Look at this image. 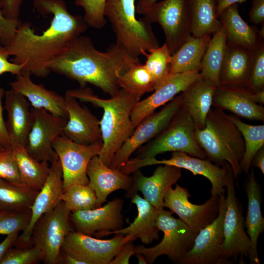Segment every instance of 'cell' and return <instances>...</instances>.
I'll list each match as a JSON object with an SVG mask.
<instances>
[{
    "label": "cell",
    "instance_id": "cell-15",
    "mask_svg": "<svg viewBox=\"0 0 264 264\" xmlns=\"http://www.w3.org/2000/svg\"><path fill=\"white\" fill-rule=\"evenodd\" d=\"M134 240L130 235L119 234L101 240L74 230L65 238L61 250L83 264H109L126 242Z\"/></svg>",
    "mask_w": 264,
    "mask_h": 264
},
{
    "label": "cell",
    "instance_id": "cell-42",
    "mask_svg": "<svg viewBox=\"0 0 264 264\" xmlns=\"http://www.w3.org/2000/svg\"><path fill=\"white\" fill-rule=\"evenodd\" d=\"M31 210L14 211L0 209V235L23 231L29 225Z\"/></svg>",
    "mask_w": 264,
    "mask_h": 264
},
{
    "label": "cell",
    "instance_id": "cell-46",
    "mask_svg": "<svg viewBox=\"0 0 264 264\" xmlns=\"http://www.w3.org/2000/svg\"><path fill=\"white\" fill-rule=\"evenodd\" d=\"M21 22L20 20L7 19L0 9V43L1 44L7 46L11 43Z\"/></svg>",
    "mask_w": 264,
    "mask_h": 264
},
{
    "label": "cell",
    "instance_id": "cell-28",
    "mask_svg": "<svg viewBox=\"0 0 264 264\" xmlns=\"http://www.w3.org/2000/svg\"><path fill=\"white\" fill-rule=\"evenodd\" d=\"M218 17L225 31L227 44L254 50L264 42V27L259 30L255 26L249 25L240 15L238 4L227 7Z\"/></svg>",
    "mask_w": 264,
    "mask_h": 264
},
{
    "label": "cell",
    "instance_id": "cell-51",
    "mask_svg": "<svg viewBox=\"0 0 264 264\" xmlns=\"http://www.w3.org/2000/svg\"><path fill=\"white\" fill-rule=\"evenodd\" d=\"M5 91L0 87V141L5 146H11L5 122L3 117V107L2 100Z\"/></svg>",
    "mask_w": 264,
    "mask_h": 264
},
{
    "label": "cell",
    "instance_id": "cell-12",
    "mask_svg": "<svg viewBox=\"0 0 264 264\" xmlns=\"http://www.w3.org/2000/svg\"><path fill=\"white\" fill-rule=\"evenodd\" d=\"M226 209L225 193L220 195L217 217L197 234L193 245L179 264H231L223 244V220Z\"/></svg>",
    "mask_w": 264,
    "mask_h": 264
},
{
    "label": "cell",
    "instance_id": "cell-52",
    "mask_svg": "<svg viewBox=\"0 0 264 264\" xmlns=\"http://www.w3.org/2000/svg\"><path fill=\"white\" fill-rule=\"evenodd\" d=\"M19 232H15L6 236L0 243V263L8 250L14 245Z\"/></svg>",
    "mask_w": 264,
    "mask_h": 264
},
{
    "label": "cell",
    "instance_id": "cell-50",
    "mask_svg": "<svg viewBox=\"0 0 264 264\" xmlns=\"http://www.w3.org/2000/svg\"><path fill=\"white\" fill-rule=\"evenodd\" d=\"M249 20L254 24L264 22V0H253L249 14Z\"/></svg>",
    "mask_w": 264,
    "mask_h": 264
},
{
    "label": "cell",
    "instance_id": "cell-5",
    "mask_svg": "<svg viewBox=\"0 0 264 264\" xmlns=\"http://www.w3.org/2000/svg\"><path fill=\"white\" fill-rule=\"evenodd\" d=\"M135 0H106L104 15L111 24L117 45L131 57L138 59L159 46L152 23L137 19Z\"/></svg>",
    "mask_w": 264,
    "mask_h": 264
},
{
    "label": "cell",
    "instance_id": "cell-26",
    "mask_svg": "<svg viewBox=\"0 0 264 264\" xmlns=\"http://www.w3.org/2000/svg\"><path fill=\"white\" fill-rule=\"evenodd\" d=\"M254 50L227 44L219 86L249 89Z\"/></svg>",
    "mask_w": 264,
    "mask_h": 264
},
{
    "label": "cell",
    "instance_id": "cell-31",
    "mask_svg": "<svg viewBox=\"0 0 264 264\" xmlns=\"http://www.w3.org/2000/svg\"><path fill=\"white\" fill-rule=\"evenodd\" d=\"M216 88L200 77L181 92L182 106L193 120L196 129H202L205 126Z\"/></svg>",
    "mask_w": 264,
    "mask_h": 264
},
{
    "label": "cell",
    "instance_id": "cell-9",
    "mask_svg": "<svg viewBox=\"0 0 264 264\" xmlns=\"http://www.w3.org/2000/svg\"><path fill=\"white\" fill-rule=\"evenodd\" d=\"M70 213L61 200L54 209L43 215L33 227L31 242L42 251L46 264H59L65 239L74 230Z\"/></svg>",
    "mask_w": 264,
    "mask_h": 264
},
{
    "label": "cell",
    "instance_id": "cell-13",
    "mask_svg": "<svg viewBox=\"0 0 264 264\" xmlns=\"http://www.w3.org/2000/svg\"><path fill=\"white\" fill-rule=\"evenodd\" d=\"M181 92L165 105L159 111L143 120L131 136L114 155L110 167L120 169L140 147L159 134L169 124L182 106Z\"/></svg>",
    "mask_w": 264,
    "mask_h": 264
},
{
    "label": "cell",
    "instance_id": "cell-39",
    "mask_svg": "<svg viewBox=\"0 0 264 264\" xmlns=\"http://www.w3.org/2000/svg\"><path fill=\"white\" fill-rule=\"evenodd\" d=\"M61 200L71 212L96 208V196L88 184L70 186L64 191Z\"/></svg>",
    "mask_w": 264,
    "mask_h": 264
},
{
    "label": "cell",
    "instance_id": "cell-47",
    "mask_svg": "<svg viewBox=\"0 0 264 264\" xmlns=\"http://www.w3.org/2000/svg\"><path fill=\"white\" fill-rule=\"evenodd\" d=\"M24 0H0V9L7 19L19 20L21 8Z\"/></svg>",
    "mask_w": 264,
    "mask_h": 264
},
{
    "label": "cell",
    "instance_id": "cell-21",
    "mask_svg": "<svg viewBox=\"0 0 264 264\" xmlns=\"http://www.w3.org/2000/svg\"><path fill=\"white\" fill-rule=\"evenodd\" d=\"M87 174L88 184L93 189L96 196V207L101 206L108 196L115 191H126L128 198H132L134 195L133 176L124 174L119 169L106 165L98 155L90 160Z\"/></svg>",
    "mask_w": 264,
    "mask_h": 264
},
{
    "label": "cell",
    "instance_id": "cell-8",
    "mask_svg": "<svg viewBox=\"0 0 264 264\" xmlns=\"http://www.w3.org/2000/svg\"><path fill=\"white\" fill-rule=\"evenodd\" d=\"M168 165L184 169L190 171L194 176L201 175L207 178L211 183V196H220L225 193V186L229 170L231 169L227 163L219 166L208 159H202L190 155L185 153L173 152L169 159L158 160L150 158H130L120 168L125 174L130 175L140 168L154 165Z\"/></svg>",
    "mask_w": 264,
    "mask_h": 264
},
{
    "label": "cell",
    "instance_id": "cell-53",
    "mask_svg": "<svg viewBox=\"0 0 264 264\" xmlns=\"http://www.w3.org/2000/svg\"><path fill=\"white\" fill-rule=\"evenodd\" d=\"M251 165L259 169L264 174V146L255 154L252 158Z\"/></svg>",
    "mask_w": 264,
    "mask_h": 264
},
{
    "label": "cell",
    "instance_id": "cell-58",
    "mask_svg": "<svg viewBox=\"0 0 264 264\" xmlns=\"http://www.w3.org/2000/svg\"><path fill=\"white\" fill-rule=\"evenodd\" d=\"M7 146H4L3 143L0 141V150Z\"/></svg>",
    "mask_w": 264,
    "mask_h": 264
},
{
    "label": "cell",
    "instance_id": "cell-56",
    "mask_svg": "<svg viewBox=\"0 0 264 264\" xmlns=\"http://www.w3.org/2000/svg\"><path fill=\"white\" fill-rule=\"evenodd\" d=\"M252 98L256 103L263 105L264 104V90L253 92Z\"/></svg>",
    "mask_w": 264,
    "mask_h": 264
},
{
    "label": "cell",
    "instance_id": "cell-36",
    "mask_svg": "<svg viewBox=\"0 0 264 264\" xmlns=\"http://www.w3.org/2000/svg\"><path fill=\"white\" fill-rule=\"evenodd\" d=\"M38 192L0 178V209L14 211L30 210Z\"/></svg>",
    "mask_w": 264,
    "mask_h": 264
},
{
    "label": "cell",
    "instance_id": "cell-44",
    "mask_svg": "<svg viewBox=\"0 0 264 264\" xmlns=\"http://www.w3.org/2000/svg\"><path fill=\"white\" fill-rule=\"evenodd\" d=\"M0 178L16 185H22L11 146L0 150Z\"/></svg>",
    "mask_w": 264,
    "mask_h": 264
},
{
    "label": "cell",
    "instance_id": "cell-43",
    "mask_svg": "<svg viewBox=\"0 0 264 264\" xmlns=\"http://www.w3.org/2000/svg\"><path fill=\"white\" fill-rule=\"evenodd\" d=\"M106 0H75V4L84 11V19L88 26L101 29L107 20L104 15Z\"/></svg>",
    "mask_w": 264,
    "mask_h": 264
},
{
    "label": "cell",
    "instance_id": "cell-23",
    "mask_svg": "<svg viewBox=\"0 0 264 264\" xmlns=\"http://www.w3.org/2000/svg\"><path fill=\"white\" fill-rule=\"evenodd\" d=\"M134 194L138 191L144 198L158 210L163 208V198L167 191L182 176L181 169L171 165L157 167L150 176H146L139 170L133 173Z\"/></svg>",
    "mask_w": 264,
    "mask_h": 264
},
{
    "label": "cell",
    "instance_id": "cell-1",
    "mask_svg": "<svg viewBox=\"0 0 264 264\" xmlns=\"http://www.w3.org/2000/svg\"><path fill=\"white\" fill-rule=\"evenodd\" d=\"M33 3L40 14L52 15L49 26L39 34L29 22H21L5 47L14 57L10 61L22 66V72L45 78L51 72V63L88 26L83 17L68 11L64 0H33Z\"/></svg>",
    "mask_w": 264,
    "mask_h": 264
},
{
    "label": "cell",
    "instance_id": "cell-27",
    "mask_svg": "<svg viewBox=\"0 0 264 264\" xmlns=\"http://www.w3.org/2000/svg\"><path fill=\"white\" fill-rule=\"evenodd\" d=\"M252 93L247 88L218 86L214 94L212 106L245 119L264 122V107L254 102Z\"/></svg>",
    "mask_w": 264,
    "mask_h": 264
},
{
    "label": "cell",
    "instance_id": "cell-38",
    "mask_svg": "<svg viewBox=\"0 0 264 264\" xmlns=\"http://www.w3.org/2000/svg\"><path fill=\"white\" fill-rule=\"evenodd\" d=\"M240 131L243 136L245 149L240 162L242 172L248 174L251 166V161L255 154L264 146V125H253L245 123L238 118L228 115Z\"/></svg>",
    "mask_w": 264,
    "mask_h": 264
},
{
    "label": "cell",
    "instance_id": "cell-40",
    "mask_svg": "<svg viewBox=\"0 0 264 264\" xmlns=\"http://www.w3.org/2000/svg\"><path fill=\"white\" fill-rule=\"evenodd\" d=\"M145 56L144 65L154 83L155 89L170 74L172 54L164 43L162 46L150 50Z\"/></svg>",
    "mask_w": 264,
    "mask_h": 264
},
{
    "label": "cell",
    "instance_id": "cell-29",
    "mask_svg": "<svg viewBox=\"0 0 264 264\" xmlns=\"http://www.w3.org/2000/svg\"><path fill=\"white\" fill-rule=\"evenodd\" d=\"M132 202L137 209V215L133 222L126 227L103 233L101 237L112 234L130 235L135 240L139 239L145 244H150L159 238L157 225L158 210L137 193L132 197Z\"/></svg>",
    "mask_w": 264,
    "mask_h": 264
},
{
    "label": "cell",
    "instance_id": "cell-48",
    "mask_svg": "<svg viewBox=\"0 0 264 264\" xmlns=\"http://www.w3.org/2000/svg\"><path fill=\"white\" fill-rule=\"evenodd\" d=\"M9 56L5 46L0 43V75L5 73L17 75L22 73V66L9 61Z\"/></svg>",
    "mask_w": 264,
    "mask_h": 264
},
{
    "label": "cell",
    "instance_id": "cell-34",
    "mask_svg": "<svg viewBox=\"0 0 264 264\" xmlns=\"http://www.w3.org/2000/svg\"><path fill=\"white\" fill-rule=\"evenodd\" d=\"M11 146L18 164L22 184L40 191L49 174V163L34 159L24 147L16 144Z\"/></svg>",
    "mask_w": 264,
    "mask_h": 264
},
{
    "label": "cell",
    "instance_id": "cell-37",
    "mask_svg": "<svg viewBox=\"0 0 264 264\" xmlns=\"http://www.w3.org/2000/svg\"><path fill=\"white\" fill-rule=\"evenodd\" d=\"M121 89L130 94L138 101L145 93L154 91V83L144 64L140 62L132 65L119 77Z\"/></svg>",
    "mask_w": 264,
    "mask_h": 264
},
{
    "label": "cell",
    "instance_id": "cell-10",
    "mask_svg": "<svg viewBox=\"0 0 264 264\" xmlns=\"http://www.w3.org/2000/svg\"><path fill=\"white\" fill-rule=\"evenodd\" d=\"M232 169L228 174L225 186L226 209L223 223V247L233 263L245 262L243 257L249 255L250 242L245 230L242 207L236 196L235 180Z\"/></svg>",
    "mask_w": 264,
    "mask_h": 264
},
{
    "label": "cell",
    "instance_id": "cell-6",
    "mask_svg": "<svg viewBox=\"0 0 264 264\" xmlns=\"http://www.w3.org/2000/svg\"><path fill=\"white\" fill-rule=\"evenodd\" d=\"M195 130L193 120L181 106L159 134L137 150L136 157L150 158L166 152H180L206 159L205 153L196 140Z\"/></svg>",
    "mask_w": 264,
    "mask_h": 264
},
{
    "label": "cell",
    "instance_id": "cell-45",
    "mask_svg": "<svg viewBox=\"0 0 264 264\" xmlns=\"http://www.w3.org/2000/svg\"><path fill=\"white\" fill-rule=\"evenodd\" d=\"M249 89L256 92L264 90V43L254 50Z\"/></svg>",
    "mask_w": 264,
    "mask_h": 264
},
{
    "label": "cell",
    "instance_id": "cell-17",
    "mask_svg": "<svg viewBox=\"0 0 264 264\" xmlns=\"http://www.w3.org/2000/svg\"><path fill=\"white\" fill-rule=\"evenodd\" d=\"M188 189L176 184L174 189L170 188L163 198V207L176 213L187 225L198 233L211 223L218 216L220 196H211L200 205L191 203Z\"/></svg>",
    "mask_w": 264,
    "mask_h": 264
},
{
    "label": "cell",
    "instance_id": "cell-4",
    "mask_svg": "<svg viewBox=\"0 0 264 264\" xmlns=\"http://www.w3.org/2000/svg\"><path fill=\"white\" fill-rule=\"evenodd\" d=\"M195 137L207 158L222 166L227 163L235 178L242 173L240 162L244 141L240 131L223 110L211 108L202 129H196Z\"/></svg>",
    "mask_w": 264,
    "mask_h": 264
},
{
    "label": "cell",
    "instance_id": "cell-7",
    "mask_svg": "<svg viewBox=\"0 0 264 264\" xmlns=\"http://www.w3.org/2000/svg\"><path fill=\"white\" fill-rule=\"evenodd\" d=\"M157 225L163 233L161 241L152 247L143 245L135 246V253H141L149 264H153L162 255H166L174 264H179L192 248L198 233L164 208L158 210Z\"/></svg>",
    "mask_w": 264,
    "mask_h": 264
},
{
    "label": "cell",
    "instance_id": "cell-55",
    "mask_svg": "<svg viewBox=\"0 0 264 264\" xmlns=\"http://www.w3.org/2000/svg\"><path fill=\"white\" fill-rule=\"evenodd\" d=\"M158 0H139L136 6V12L144 14L147 10Z\"/></svg>",
    "mask_w": 264,
    "mask_h": 264
},
{
    "label": "cell",
    "instance_id": "cell-22",
    "mask_svg": "<svg viewBox=\"0 0 264 264\" xmlns=\"http://www.w3.org/2000/svg\"><path fill=\"white\" fill-rule=\"evenodd\" d=\"M65 96L68 118L63 135L80 144L103 143L100 120L77 99L66 94Z\"/></svg>",
    "mask_w": 264,
    "mask_h": 264
},
{
    "label": "cell",
    "instance_id": "cell-54",
    "mask_svg": "<svg viewBox=\"0 0 264 264\" xmlns=\"http://www.w3.org/2000/svg\"><path fill=\"white\" fill-rule=\"evenodd\" d=\"M246 0H217V10L218 16L222 11L229 6L235 4L242 3Z\"/></svg>",
    "mask_w": 264,
    "mask_h": 264
},
{
    "label": "cell",
    "instance_id": "cell-41",
    "mask_svg": "<svg viewBox=\"0 0 264 264\" xmlns=\"http://www.w3.org/2000/svg\"><path fill=\"white\" fill-rule=\"evenodd\" d=\"M6 252L0 264H34L43 261L42 251L32 244L15 245Z\"/></svg>",
    "mask_w": 264,
    "mask_h": 264
},
{
    "label": "cell",
    "instance_id": "cell-20",
    "mask_svg": "<svg viewBox=\"0 0 264 264\" xmlns=\"http://www.w3.org/2000/svg\"><path fill=\"white\" fill-rule=\"evenodd\" d=\"M63 192V173L60 162L58 159L50 163L46 180L30 208L31 216L29 225L22 235L18 236L14 245L32 243L31 236L34 224L43 215L56 207L61 201Z\"/></svg>",
    "mask_w": 264,
    "mask_h": 264
},
{
    "label": "cell",
    "instance_id": "cell-57",
    "mask_svg": "<svg viewBox=\"0 0 264 264\" xmlns=\"http://www.w3.org/2000/svg\"><path fill=\"white\" fill-rule=\"evenodd\" d=\"M134 255L138 259L139 264H147L145 258L141 253H136Z\"/></svg>",
    "mask_w": 264,
    "mask_h": 264
},
{
    "label": "cell",
    "instance_id": "cell-11",
    "mask_svg": "<svg viewBox=\"0 0 264 264\" xmlns=\"http://www.w3.org/2000/svg\"><path fill=\"white\" fill-rule=\"evenodd\" d=\"M150 23L162 27L165 44L172 55L191 35V23L187 0H163L156 2L143 14Z\"/></svg>",
    "mask_w": 264,
    "mask_h": 264
},
{
    "label": "cell",
    "instance_id": "cell-35",
    "mask_svg": "<svg viewBox=\"0 0 264 264\" xmlns=\"http://www.w3.org/2000/svg\"><path fill=\"white\" fill-rule=\"evenodd\" d=\"M187 2L192 36L211 35L220 26L217 0H187Z\"/></svg>",
    "mask_w": 264,
    "mask_h": 264
},
{
    "label": "cell",
    "instance_id": "cell-24",
    "mask_svg": "<svg viewBox=\"0 0 264 264\" xmlns=\"http://www.w3.org/2000/svg\"><path fill=\"white\" fill-rule=\"evenodd\" d=\"M4 109L8 114L5 122L10 145L26 147L34 117L30 103L22 94L11 88L5 91Z\"/></svg>",
    "mask_w": 264,
    "mask_h": 264
},
{
    "label": "cell",
    "instance_id": "cell-2",
    "mask_svg": "<svg viewBox=\"0 0 264 264\" xmlns=\"http://www.w3.org/2000/svg\"><path fill=\"white\" fill-rule=\"evenodd\" d=\"M139 62V59L131 57L115 43L101 52L88 37L80 35L69 43L50 68L51 71L76 81L81 87L89 83L112 97L120 89L119 76Z\"/></svg>",
    "mask_w": 264,
    "mask_h": 264
},
{
    "label": "cell",
    "instance_id": "cell-33",
    "mask_svg": "<svg viewBox=\"0 0 264 264\" xmlns=\"http://www.w3.org/2000/svg\"><path fill=\"white\" fill-rule=\"evenodd\" d=\"M212 35L202 57L199 72L202 79L217 87L227 42L221 24Z\"/></svg>",
    "mask_w": 264,
    "mask_h": 264
},
{
    "label": "cell",
    "instance_id": "cell-25",
    "mask_svg": "<svg viewBox=\"0 0 264 264\" xmlns=\"http://www.w3.org/2000/svg\"><path fill=\"white\" fill-rule=\"evenodd\" d=\"M31 74L22 72L10 83L11 88L22 94L34 108L44 109L51 114L67 119L65 96L33 82Z\"/></svg>",
    "mask_w": 264,
    "mask_h": 264
},
{
    "label": "cell",
    "instance_id": "cell-30",
    "mask_svg": "<svg viewBox=\"0 0 264 264\" xmlns=\"http://www.w3.org/2000/svg\"><path fill=\"white\" fill-rule=\"evenodd\" d=\"M248 174L244 187L247 198V211L244 219V226L250 242L248 258L251 264H260L257 243L259 236L264 230V218L261 208V189L252 169Z\"/></svg>",
    "mask_w": 264,
    "mask_h": 264
},
{
    "label": "cell",
    "instance_id": "cell-16",
    "mask_svg": "<svg viewBox=\"0 0 264 264\" xmlns=\"http://www.w3.org/2000/svg\"><path fill=\"white\" fill-rule=\"evenodd\" d=\"M34 121L29 133L26 149L39 161L52 162L59 159L52 147L54 140L63 135L67 119L53 115L44 109H31Z\"/></svg>",
    "mask_w": 264,
    "mask_h": 264
},
{
    "label": "cell",
    "instance_id": "cell-49",
    "mask_svg": "<svg viewBox=\"0 0 264 264\" xmlns=\"http://www.w3.org/2000/svg\"><path fill=\"white\" fill-rule=\"evenodd\" d=\"M133 241L126 242L109 264H129L131 257L135 254V246L133 243Z\"/></svg>",
    "mask_w": 264,
    "mask_h": 264
},
{
    "label": "cell",
    "instance_id": "cell-3",
    "mask_svg": "<svg viewBox=\"0 0 264 264\" xmlns=\"http://www.w3.org/2000/svg\"><path fill=\"white\" fill-rule=\"evenodd\" d=\"M66 94L103 109V114L100 120L103 145L98 155L105 164L110 167L114 155L135 128L132 122L131 114L139 101L121 88L109 99L100 98L90 88L85 87L68 90Z\"/></svg>",
    "mask_w": 264,
    "mask_h": 264
},
{
    "label": "cell",
    "instance_id": "cell-18",
    "mask_svg": "<svg viewBox=\"0 0 264 264\" xmlns=\"http://www.w3.org/2000/svg\"><path fill=\"white\" fill-rule=\"evenodd\" d=\"M123 204L122 199L115 198L103 206L71 212L70 219L74 230L100 238L105 232L122 228Z\"/></svg>",
    "mask_w": 264,
    "mask_h": 264
},
{
    "label": "cell",
    "instance_id": "cell-14",
    "mask_svg": "<svg viewBox=\"0 0 264 264\" xmlns=\"http://www.w3.org/2000/svg\"><path fill=\"white\" fill-rule=\"evenodd\" d=\"M102 145V142L80 144L63 135L54 140L52 147L61 165L64 191L73 184H88L87 174L88 163L99 154Z\"/></svg>",
    "mask_w": 264,
    "mask_h": 264
},
{
    "label": "cell",
    "instance_id": "cell-32",
    "mask_svg": "<svg viewBox=\"0 0 264 264\" xmlns=\"http://www.w3.org/2000/svg\"><path fill=\"white\" fill-rule=\"evenodd\" d=\"M211 35L196 37L190 35L172 55L170 74L199 72L201 62Z\"/></svg>",
    "mask_w": 264,
    "mask_h": 264
},
{
    "label": "cell",
    "instance_id": "cell-19",
    "mask_svg": "<svg viewBox=\"0 0 264 264\" xmlns=\"http://www.w3.org/2000/svg\"><path fill=\"white\" fill-rule=\"evenodd\" d=\"M200 77L198 71L170 74L151 95L135 104L131 114L133 125L136 127L156 109L169 102Z\"/></svg>",
    "mask_w": 264,
    "mask_h": 264
}]
</instances>
